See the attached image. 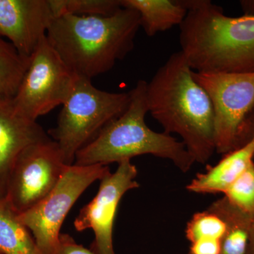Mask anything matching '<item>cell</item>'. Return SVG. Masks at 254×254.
Listing matches in <instances>:
<instances>
[{
  "mask_svg": "<svg viewBox=\"0 0 254 254\" xmlns=\"http://www.w3.org/2000/svg\"><path fill=\"white\" fill-rule=\"evenodd\" d=\"M193 73L183 53H173L147 82L146 99L164 132L181 137L195 163L203 165L216 152L213 108Z\"/></svg>",
  "mask_w": 254,
  "mask_h": 254,
  "instance_id": "1",
  "label": "cell"
},
{
  "mask_svg": "<svg viewBox=\"0 0 254 254\" xmlns=\"http://www.w3.org/2000/svg\"><path fill=\"white\" fill-rule=\"evenodd\" d=\"M180 43L195 72H254V16L230 17L210 0H180Z\"/></svg>",
  "mask_w": 254,
  "mask_h": 254,
  "instance_id": "2",
  "label": "cell"
},
{
  "mask_svg": "<svg viewBox=\"0 0 254 254\" xmlns=\"http://www.w3.org/2000/svg\"><path fill=\"white\" fill-rule=\"evenodd\" d=\"M140 28L138 13L122 7L111 16L54 18L46 37L76 76L91 80L126 58L134 47Z\"/></svg>",
  "mask_w": 254,
  "mask_h": 254,
  "instance_id": "3",
  "label": "cell"
},
{
  "mask_svg": "<svg viewBox=\"0 0 254 254\" xmlns=\"http://www.w3.org/2000/svg\"><path fill=\"white\" fill-rule=\"evenodd\" d=\"M146 87L144 80L137 82L130 91L131 100L125 113L83 147L73 164L108 165L150 155L170 160L182 173L190 171L195 163L185 144L172 135L153 131L145 123Z\"/></svg>",
  "mask_w": 254,
  "mask_h": 254,
  "instance_id": "4",
  "label": "cell"
},
{
  "mask_svg": "<svg viewBox=\"0 0 254 254\" xmlns=\"http://www.w3.org/2000/svg\"><path fill=\"white\" fill-rule=\"evenodd\" d=\"M130 91L112 93L93 86L91 80L76 76L71 94L63 105L50 138L58 143L65 163L73 165L76 153L108 124L125 113Z\"/></svg>",
  "mask_w": 254,
  "mask_h": 254,
  "instance_id": "5",
  "label": "cell"
},
{
  "mask_svg": "<svg viewBox=\"0 0 254 254\" xmlns=\"http://www.w3.org/2000/svg\"><path fill=\"white\" fill-rule=\"evenodd\" d=\"M109 173L108 165H68L58 185L46 198L18 215L42 254H56L60 230L68 212L92 184Z\"/></svg>",
  "mask_w": 254,
  "mask_h": 254,
  "instance_id": "6",
  "label": "cell"
},
{
  "mask_svg": "<svg viewBox=\"0 0 254 254\" xmlns=\"http://www.w3.org/2000/svg\"><path fill=\"white\" fill-rule=\"evenodd\" d=\"M76 78L46 37L30 58L27 69L12 100L13 108L19 115L37 121L65 103Z\"/></svg>",
  "mask_w": 254,
  "mask_h": 254,
  "instance_id": "7",
  "label": "cell"
},
{
  "mask_svg": "<svg viewBox=\"0 0 254 254\" xmlns=\"http://www.w3.org/2000/svg\"><path fill=\"white\" fill-rule=\"evenodd\" d=\"M213 105L215 151L236 149L242 127L254 108V72H195Z\"/></svg>",
  "mask_w": 254,
  "mask_h": 254,
  "instance_id": "8",
  "label": "cell"
},
{
  "mask_svg": "<svg viewBox=\"0 0 254 254\" xmlns=\"http://www.w3.org/2000/svg\"><path fill=\"white\" fill-rule=\"evenodd\" d=\"M67 166L51 138L29 145L11 170L3 199L18 215L27 211L49 194Z\"/></svg>",
  "mask_w": 254,
  "mask_h": 254,
  "instance_id": "9",
  "label": "cell"
},
{
  "mask_svg": "<svg viewBox=\"0 0 254 254\" xmlns=\"http://www.w3.org/2000/svg\"><path fill=\"white\" fill-rule=\"evenodd\" d=\"M138 170L131 160L100 180L98 193L80 210L73 222L77 232L93 230L94 240L90 250L94 254H116L114 248V225L120 201L127 192L139 188Z\"/></svg>",
  "mask_w": 254,
  "mask_h": 254,
  "instance_id": "10",
  "label": "cell"
},
{
  "mask_svg": "<svg viewBox=\"0 0 254 254\" xmlns=\"http://www.w3.org/2000/svg\"><path fill=\"white\" fill-rule=\"evenodd\" d=\"M53 18L48 0H0V38L30 59Z\"/></svg>",
  "mask_w": 254,
  "mask_h": 254,
  "instance_id": "11",
  "label": "cell"
},
{
  "mask_svg": "<svg viewBox=\"0 0 254 254\" xmlns=\"http://www.w3.org/2000/svg\"><path fill=\"white\" fill-rule=\"evenodd\" d=\"M50 137L37 121L15 111L11 101H0V200L6 193L11 170L23 150Z\"/></svg>",
  "mask_w": 254,
  "mask_h": 254,
  "instance_id": "12",
  "label": "cell"
},
{
  "mask_svg": "<svg viewBox=\"0 0 254 254\" xmlns=\"http://www.w3.org/2000/svg\"><path fill=\"white\" fill-rule=\"evenodd\" d=\"M253 164L254 137L240 148L223 155L218 163L208 166L204 173L197 174L187 185V190L198 194H224Z\"/></svg>",
  "mask_w": 254,
  "mask_h": 254,
  "instance_id": "13",
  "label": "cell"
},
{
  "mask_svg": "<svg viewBox=\"0 0 254 254\" xmlns=\"http://www.w3.org/2000/svg\"><path fill=\"white\" fill-rule=\"evenodd\" d=\"M120 4L138 13L141 27L149 37L180 26L187 14L180 0H120Z\"/></svg>",
  "mask_w": 254,
  "mask_h": 254,
  "instance_id": "14",
  "label": "cell"
},
{
  "mask_svg": "<svg viewBox=\"0 0 254 254\" xmlns=\"http://www.w3.org/2000/svg\"><path fill=\"white\" fill-rule=\"evenodd\" d=\"M0 254H43L27 227L4 199L0 200Z\"/></svg>",
  "mask_w": 254,
  "mask_h": 254,
  "instance_id": "15",
  "label": "cell"
},
{
  "mask_svg": "<svg viewBox=\"0 0 254 254\" xmlns=\"http://www.w3.org/2000/svg\"><path fill=\"white\" fill-rule=\"evenodd\" d=\"M30 59L0 38V101H11L27 69Z\"/></svg>",
  "mask_w": 254,
  "mask_h": 254,
  "instance_id": "16",
  "label": "cell"
},
{
  "mask_svg": "<svg viewBox=\"0 0 254 254\" xmlns=\"http://www.w3.org/2000/svg\"><path fill=\"white\" fill-rule=\"evenodd\" d=\"M53 17L64 15L111 16L122 8L120 0H48Z\"/></svg>",
  "mask_w": 254,
  "mask_h": 254,
  "instance_id": "17",
  "label": "cell"
},
{
  "mask_svg": "<svg viewBox=\"0 0 254 254\" xmlns=\"http://www.w3.org/2000/svg\"><path fill=\"white\" fill-rule=\"evenodd\" d=\"M226 231L225 222L208 210L197 212L187 222L185 236L190 243L203 239L221 241Z\"/></svg>",
  "mask_w": 254,
  "mask_h": 254,
  "instance_id": "18",
  "label": "cell"
},
{
  "mask_svg": "<svg viewBox=\"0 0 254 254\" xmlns=\"http://www.w3.org/2000/svg\"><path fill=\"white\" fill-rule=\"evenodd\" d=\"M223 196L244 213L254 216V164L237 179Z\"/></svg>",
  "mask_w": 254,
  "mask_h": 254,
  "instance_id": "19",
  "label": "cell"
},
{
  "mask_svg": "<svg viewBox=\"0 0 254 254\" xmlns=\"http://www.w3.org/2000/svg\"><path fill=\"white\" fill-rule=\"evenodd\" d=\"M55 254H94L90 249L79 245L71 235L61 233Z\"/></svg>",
  "mask_w": 254,
  "mask_h": 254,
  "instance_id": "20",
  "label": "cell"
},
{
  "mask_svg": "<svg viewBox=\"0 0 254 254\" xmlns=\"http://www.w3.org/2000/svg\"><path fill=\"white\" fill-rule=\"evenodd\" d=\"M188 254H221L220 240L203 239L190 243Z\"/></svg>",
  "mask_w": 254,
  "mask_h": 254,
  "instance_id": "21",
  "label": "cell"
},
{
  "mask_svg": "<svg viewBox=\"0 0 254 254\" xmlns=\"http://www.w3.org/2000/svg\"><path fill=\"white\" fill-rule=\"evenodd\" d=\"M240 4L244 14L254 16V0H242Z\"/></svg>",
  "mask_w": 254,
  "mask_h": 254,
  "instance_id": "22",
  "label": "cell"
},
{
  "mask_svg": "<svg viewBox=\"0 0 254 254\" xmlns=\"http://www.w3.org/2000/svg\"><path fill=\"white\" fill-rule=\"evenodd\" d=\"M253 127H254V110H252V113L250 114V116H249L248 118L246 120L243 127H242V131H241L240 135V138H239L238 143H237V146H238L239 142H240L241 137L242 136V135H243L245 132L250 130V128H253Z\"/></svg>",
  "mask_w": 254,
  "mask_h": 254,
  "instance_id": "23",
  "label": "cell"
},
{
  "mask_svg": "<svg viewBox=\"0 0 254 254\" xmlns=\"http://www.w3.org/2000/svg\"><path fill=\"white\" fill-rule=\"evenodd\" d=\"M254 137V127L253 128H250V130H248L247 132H245L242 136L241 137L240 142H239L238 147L237 148H240V147L246 144V143H248L249 141L252 140V138Z\"/></svg>",
  "mask_w": 254,
  "mask_h": 254,
  "instance_id": "24",
  "label": "cell"
},
{
  "mask_svg": "<svg viewBox=\"0 0 254 254\" xmlns=\"http://www.w3.org/2000/svg\"><path fill=\"white\" fill-rule=\"evenodd\" d=\"M247 254H254V222L250 230Z\"/></svg>",
  "mask_w": 254,
  "mask_h": 254,
  "instance_id": "25",
  "label": "cell"
},
{
  "mask_svg": "<svg viewBox=\"0 0 254 254\" xmlns=\"http://www.w3.org/2000/svg\"></svg>",
  "mask_w": 254,
  "mask_h": 254,
  "instance_id": "26",
  "label": "cell"
},
{
  "mask_svg": "<svg viewBox=\"0 0 254 254\" xmlns=\"http://www.w3.org/2000/svg\"></svg>",
  "mask_w": 254,
  "mask_h": 254,
  "instance_id": "27",
  "label": "cell"
}]
</instances>
